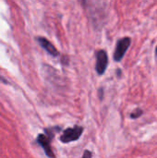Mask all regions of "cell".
<instances>
[{
  "label": "cell",
  "instance_id": "cell-6",
  "mask_svg": "<svg viewBox=\"0 0 157 158\" xmlns=\"http://www.w3.org/2000/svg\"><path fill=\"white\" fill-rule=\"evenodd\" d=\"M143 110L142 109H136L133 113H131L130 114V118H138L139 117H141L142 115H143Z\"/></svg>",
  "mask_w": 157,
  "mask_h": 158
},
{
  "label": "cell",
  "instance_id": "cell-4",
  "mask_svg": "<svg viewBox=\"0 0 157 158\" xmlns=\"http://www.w3.org/2000/svg\"><path fill=\"white\" fill-rule=\"evenodd\" d=\"M108 64V56L105 50H99L96 52V64L95 69L99 75L105 73Z\"/></svg>",
  "mask_w": 157,
  "mask_h": 158
},
{
  "label": "cell",
  "instance_id": "cell-1",
  "mask_svg": "<svg viewBox=\"0 0 157 158\" xmlns=\"http://www.w3.org/2000/svg\"><path fill=\"white\" fill-rule=\"evenodd\" d=\"M83 132V128L81 126H75L73 128H68L64 131L63 134L60 136V141L63 143H68L79 140Z\"/></svg>",
  "mask_w": 157,
  "mask_h": 158
},
{
  "label": "cell",
  "instance_id": "cell-3",
  "mask_svg": "<svg viewBox=\"0 0 157 158\" xmlns=\"http://www.w3.org/2000/svg\"><path fill=\"white\" fill-rule=\"evenodd\" d=\"M130 42H131L130 38L129 37H124L118 42V44L114 53V59L116 61H120L122 59V57L124 56L125 53L127 52L128 48L130 45Z\"/></svg>",
  "mask_w": 157,
  "mask_h": 158
},
{
  "label": "cell",
  "instance_id": "cell-8",
  "mask_svg": "<svg viewBox=\"0 0 157 158\" xmlns=\"http://www.w3.org/2000/svg\"><path fill=\"white\" fill-rule=\"evenodd\" d=\"M156 55H157V47H156Z\"/></svg>",
  "mask_w": 157,
  "mask_h": 158
},
{
  "label": "cell",
  "instance_id": "cell-7",
  "mask_svg": "<svg viewBox=\"0 0 157 158\" xmlns=\"http://www.w3.org/2000/svg\"><path fill=\"white\" fill-rule=\"evenodd\" d=\"M93 157V154H92V152L91 151H89V150H85L84 151V153H83V156H82V157L81 158H92Z\"/></svg>",
  "mask_w": 157,
  "mask_h": 158
},
{
  "label": "cell",
  "instance_id": "cell-2",
  "mask_svg": "<svg viewBox=\"0 0 157 158\" xmlns=\"http://www.w3.org/2000/svg\"><path fill=\"white\" fill-rule=\"evenodd\" d=\"M54 132H48L46 134H40L37 137V143L43 147L44 153L49 158H56V155L52 149L51 146V140L54 135L52 134Z\"/></svg>",
  "mask_w": 157,
  "mask_h": 158
},
{
  "label": "cell",
  "instance_id": "cell-5",
  "mask_svg": "<svg viewBox=\"0 0 157 158\" xmlns=\"http://www.w3.org/2000/svg\"><path fill=\"white\" fill-rule=\"evenodd\" d=\"M37 41L39 42L40 45H41L48 54H50L51 56H57L59 55V53H58L57 49L55 47V45H54L50 41H48L47 39H45L44 37H38V38H37Z\"/></svg>",
  "mask_w": 157,
  "mask_h": 158
}]
</instances>
